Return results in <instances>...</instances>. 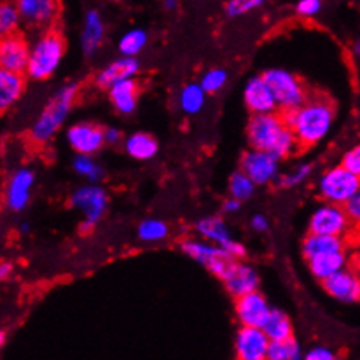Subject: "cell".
Listing matches in <instances>:
<instances>
[{"instance_id": "obj_1", "label": "cell", "mask_w": 360, "mask_h": 360, "mask_svg": "<svg viewBox=\"0 0 360 360\" xmlns=\"http://www.w3.org/2000/svg\"><path fill=\"white\" fill-rule=\"evenodd\" d=\"M287 128L296 135L300 147H313L322 142L333 129L336 110L326 96H313L296 110L280 112Z\"/></svg>"}, {"instance_id": "obj_2", "label": "cell", "mask_w": 360, "mask_h": 360, "mask_svg": "<svg viewBox=\"0 0 360 360\" xmlns=\"http://www.w3.org/2000/svg\"><path fill=\"white\" fill-rule=\"evenodd\" d=\"M77 95L79 86L75 82H67L55 93L53 98L48 100L42 112L39 114L37 121L32 124L30 139L35 143H48L60 131V128L70 114Z\"/></svg>"}, {"instance_id": "obj_3", "label": "cell", "mask_w": 360, "mask_h": 360, "mask_svg": "<svg viewBox=\"0 0 360 360\" xmlns=\"http://www.w3.org/2000/svg\"><path fill=\"white\" fill-rule=\"evenodd\" d=\"M65 56V39L60 32L49 30L32 44L27 75L34 81H48L58 70Z\"/></svg>"}, {"instance_id": "obj_4", "label": "cell", "mask_w": 360, "mask_h": 360, "mask_svg": "<svg viewBox=\"0 0 360 360\" xmlns=\"http://www.w3.org/2000/svg\"><path fill=\"white\" fill-rule=\"evenodd\" d=\"M180 248H182V252L187 257H191L193 261H196L198 264L207 268L212 275L217 276L222 282L228 280V276L231 275L236 262H238L235 257H231L228 252L222 250L221 247H217V245L214 243H208V241L205 240L187 238L180 243Z\"/></svg>"}, {"instance_id": "obj_5", "label": "cell", "mask_w": 360, "mask_h": 360, "mask_svg": "<svg viewBox=\"0 0 360 360\" xmlns=\"http://www.w3.org/2000/svg\"><path fill=\"white\" fill-rule=\"evenodd\" d=\"M262 77L268 82L269 89L275 96L278 112L300 109L308 100L301 79H297L292 72L285 70V68H268Z\"/></svg>"}, {"instance_id": "obj_6", "label": "cell", "mask_w": 360, "mask_h": 360, "mask_svg": "<svg viewBox=\"0 0 360 360\" xmlns=\"http://www.w3.org/2000/svg\"><path fill=\"white\" fill-rule=\"evenodd\" d=\"M359 189L360 179L345 170L341 165L327 168L316 182V191L323 203L338 205V207H345Z\"/></svg>"}, {"instance_id": "obj_7", "label": "cell", "mask_w": 360, "mask_h": 360, "mask_svg": "<svg viewBox=\"0 0 360 360\" xmlns=\"http://www.w3.org/2000/svg\"><path fill=\"white\" fill-rule=\"evenodd\" d=\"M287 129L280 112L252 116L247 124V142L250 149L275 153Z\"/></svg>"}, {"instance_id": "obj_8", "label": "cell", "mask_w": 360, "mask_h": 360, "mask_svg": "<svg viewBox=\"0 0 360 360\" xmlns=\"http://www.w3.org/2000/svg\"><path fill=\"white\" fill-rule=\"evenodd\" d=\"M352 221L345 207L322 203L311 212L308 221V233L320 236H336L343 238L350 229Z\"/></svg>"}, {"instance_id": "obj_9", "label": "cell", "mask_w": 360, "mask_h": 360, "mask_svg": "<svg viewBox=\"0 0 360 360\" xmlns=\"http://www.w3.org/2000/svg\"><path fill=\"white\" fill-rule=\"evenodd\" d=\"M280 163H282V160H278L273 153L247 149L241 154L240 170L255 186H269L280 177Z\"/></svg>"}, {"instance_id": "obj_10", "label": "cell", "mask_w": 360, "mask_h": 360, "mask_svg": "<svg viewBox=\"0 0 360 360\" xmlns=\"http://www.w3.org/2000/svg\"><path fill=\"white\" fill-rule=\"evenodd\" d=\"M198 235L201 236L208 243H214L217 247H221L222 250L228 252L231 257H235L236 261L247 255V247L243 243H240L238 240H235L231 236L228 224L224 222V219L217 217V215H210V217H203L196 222L194 226Z\"/></svg>"}, {"instance_id": "obj_11", "label": "cell", "mask_w": 360, "mask_h": 360, "mask_svg": "<svg viewBox=\"0 0 360 360\" xmlns=\"http://www.w3.org/2000/svg\"><path fill=\"white\" fill-rule=\"evenodd\" d=\"M65 139L77 156H95L105 146V128L89 121L75 122L67 128Z\"/></svg>"}, {"instance_id": "obj_12", "label": "cell", "mask_w": 360, "mask_h": 360, "mask_svg": "<svg viewBox=\"0 0 360 360\" xmlns=\"http://www.w3.org/2000/svg\"><path fill=\"white\" fill-rule=\"evenodd\" d=\"M70 207L75 210H81L86 221L96 222L102 221L105 215L107 207H109V196L103 187L98 184H88V186H81L70 194Z\"/></svg>"}, {"instance_id": "obj_13", "label": "cell", "mask_w": 360, "mask_h": 360, "mask_svg": "<svg viewBox=\"0 0 360 360\" xmlns=\"http://www.w3.org/2000/svg\"><path fill=\"white\" fill-rule=\"evenodd\" d=\"M35 184V172L32 168L21 167L11 174L6 184V207L11 212H23L28 207L32 198V189Z\"/></svg>"}, {"instance_id": "obj_14", "label": "cell", "mask_w": 360, "mask_h": 360, "mask_svg": "<svg viewBox=\"0 0 360 360\" xmlns=\"http://www.w3.org/2000/svg\"><path fill=\"white\" fill-rule=\"evenodd\" d=\"M271 309L261 290L247 294L235 302V313L240 327H250V329H262L266 320L271 315Z\"/></svg>"}, {"instance_id": "obj_15", "label": "cell", "mask_w": 360, "mask_h": 360, "mask_svg": "<svg viewBox=\"0 0 360 360\" xmlns=\"http://www.w3.org/2000/svg\"><path fill=\"white\" fill-rule=\"evenodd\" d=\"M245 107L250 110L252 116H262V114H276L278 105L269 89L268 82L262 75H254L247 81L243 88Z\"/></svg>"}, {"instance_id": "obj_16", "label": "cell", "mask_w": 360, "mask_h": 360, "mask_svg": "<svg viewBox=\"0 0 360 360\" xmlns=\"http://www.w3.org/2000/svg\"><path fill=\"white\" fill-rule=\"evenodd\" d=\"M30 49L23 35L14 34L4 37L0 42V65L2 70L13 72V74H27L28 63H30Z\"/></svg>"}, {"instance_id": "obj_17", "label": "cell", "mask_w": 360, "mask_h": 360, "mask_svg": "<svg viewBox=\"0 0 360 360\" xmlns=\"http://www.w3.org/2000/svg\"><path fill=\"white\" fill-rule=\"evenodd\" d=\"M271 341L262 329L240 327L235 336L236 360H268Z\"/></svg>"}, {"instance_id": "obj_18", "label": "cell", "mask_w": 360, "mask_h": 360, "mask_svg": "<svg viewBox=\"0 0 360 360\" xmlns=\"http://www.w3.org/2000/svg\"><path fill=\"white\" fill-rule=\"evenodd\" d=\"M323 290L329 294L333 300L352 304L360 302V271L359 269L347 268L343 271L336 273L329 280L322 283Z\"/></svg>"}, {"instance_id": "obj_19", "label": "cell", "mask_w": 360, "mask_h": 360, "mask_svg": "<svg viewBox=\"0 0 360 360\" xmlns=\"http://www.w3.org/2000/svg\"><path fill=\"white\" fill-rule=\"evenodd\" d=\"M140 70V61L139 58H128V56H120L117 60L110 61L109 65L102 68L96 74L95 82L98 88L107 89L109 91L112 86L120 84L122 81L128 79H135V75Z\"/></svg>"}, {"instance_id": "obj_20", "label": "cell", "mask_w": 360, "mask_h": 360, "mask_svg": "<svg viewBox=\"0 0 360 360\" xmlns=\"http://www.w3.org/2000/svg\"><path fill=\"white\" fill-rule=\"evenodd\" d=\"M224 285L226 290L235 300H240V297L247 296V294L257 292L259 285H261V278H259V273L250 264L238 261L235 269L231 271V275L224 282Z\"/></svg>"}, {"instance_id": "obj_21", "label": "cell", "mask_w": 360, "mask_h": 360, "mask_svg": "<svg viewBox=\"0 0 360 360\" xmlns=\"http://www.w3.org/2000/svg\"><path fill=\"white\" fill-rule=\"evenodd\" d=\"M105 37V23L100 14V11L89 9L84 16V25H82L81 35V48L86 56H93L98 51L100 44Z\"/></svg>"}, {"instance_id": "obj_22", "label": "cell", "mask_w": 360, "mask_h": 360, "mask_svg": "<svg viewBox=\"0 0 360 360\" xmlns=\"http://www.w3.org/2000/svg\"><path fill=\"white\" fill-rule=\"evenodd\" d=\"M109 100L112 103L114 109L122 116H129L139 107V96H140V86L136 79H128L120 84L112 86L109 89Z\"/></svg>"}, {"instance_id": "obj_23", "label": "cell", "mask_w": 360, "mask_h": 360, "mask_svg": "<svg viewBox=\"0 0 360 360\" xmlns=\"http://www.w3.org/2000/svg\"><path fill=\"white\" fill-rule=\"evenodd\" d=\"M21 20L30 25H48L55 20L58 6L53 0H20L16 2Z\"/></svg>"}, {"instance_id": "obj_24", "label": "cell", "mask_w": 360, "mask_h": 360, "mask_svg": "<svg viewBox=\"0 0 360 360\" xmlns=\"http://www.w3.org/2000/svg\"><path fill=\"white\" fill-rule=\"evenodd\" d=\"M301 252L306 261H311V259L320 257V255L345 252V241L343 238H336V236H320L308 233L302 238Z\"/></svg>"}, {"instance_id": "obj_25", "label": "cell", "mask_w": 360, "mask_h": 360, "mask_svg": "<svg viewBox=\"0 0 360 360\" xmlns=\"http://www.w3.org/2000/svg\"><path fill=\"white\" fill-rule=\"evenodd\" d=\"M160 150V143L150 133L136 131L126 136L124 153L136 161H149L156 158Z\"/></svg>"}, {"instance_id": "obj_26", "label": "cell", "mask_w": 360, "mask_h": 360, "mask_svg": "<svg viewBox=\"0 0 360 360\" xmlns=\"http://www.w3.org/2000/svg\"><path fill=\"white\" fill-rule=\"evenodd\" d=\"M308 268L311 271V275L315 276L319 282H326L330 276H334L336 273L343 271L348 268V257L347 252H338V254H329V255H320V257L311 259L308 261Z\"/></svg>"}, {"instance_id": "obj_27", "label": "cell", "mask_w": 360, "mask_h": 360, "mask_svg": "<svg viewBox=\"0 0 360 360\" xmlns=\"http://www.w3.org/2000/svg\"><path fill=\"white\" fill-rule=\"evenodd\" d=\"M262 330H264V334L271 343H278V341H287L294 338L292 320L285 311L278 308L271 309V315L266 320Z\"/></svg>"}, {"instance_id": "obj_28", "label": "cell", "mask_w": 360, "mask_h": 360, "mask_svg": "<svg viewBox=\"0 0 360 360\" xmlns=\"http://www.w3.org/2000/svg\"><path fill=\"white\" fill-rule=\"evenodd\" d=\"M25 91V77L21 74L0 70V109L7 110L21 98Z\"/></svg>"}, {"instance_id": "obj_29", "label": "cell", "mask_w": 360, "mask_h": 360, "mask_svg": "<svg viewBox=\"0 0 360 360\" xmlns=\"http://www.w3.org/2000/svg\"><path fill=\"white\" fill-rule=\"evenodd\" d=\"M207 93L201 88L200 82H189L179 93V107L187 116H196L203 110L207 103Z\"/></svg>"}, {"instance_id": "obj_30", "label": "cell", "mask_w": 360, "mask_h": 360, "mask_svg": "<svg viewBox=\"0 0 360 360\" xmlns=\"http://www.w3.org/2000/svg\"><path fill=\"white\" fill-rule=\"evenodd\" d=\"M149 35L143 28H131V30L124 32L121 35L120 42H117V49H120L121 56H128V58H136L139 53L146 48Z\"/></svg>"}, {"instance_id": "obj_31", "label": "cell", "mask_w": 360, "mask_h": 360, "mask_svg": "<svg viewBox=\"0 0 360 360\" xmlns=\"http://www.w3.org/2000/svg\"><path fill=\"white\" fill-rule=\"evenodd\" d=\"M170 233L168 224L161 219H143L136 228V236L143 243H158L163 241Z\"/></svg>"}, {"instance_id": "obj_32", "label": "cell", "mask_w": 360, "mask_h": 360, "mask_svg": "<svg viewBox=\"0 0 360 360\" xmlns=\"http://www.w3.org/2000/svg\"><path fill=\"white\" fill-rule=\"evenodd\" d=\"M255 187L257 186H255V184L252 182V180L248 179L243 172L241 170L233 172L231 177H229V182H228L229 198H235V200H238L243 203V201L250 200V198L254 196Z\"/></svg>"}, {"instance_id": "obj_33", "label": "cell", "mask_w": 360, "mask_h": 360, "mask_svg": "<svg viewBox=\"0 0 360 360\" xmlns=\"http://www.w3.org/2000/svg\"><path fill=\"white\" fill-rule=\"evenodd\" d=\"M72 167L75 174L81 175L89 184H96L103 179V168L96 163L93 156H75Z\"/></svg>"}, {"instance_id": "obj_34", "label": "cell", "mask_w": 360, "mask_h": 360, "mask_svg": "<svg viewBox=\"0 0 360 360\" xmlns=\"http://www.w3.org/2000/svg\"><path fill=\"white\" fill-rule=\"evenodd\" d=\"M301 345L296 340H287V341H278V343L269 345L268 352V360H302Z\"/></svg>"}, {"instance_id": "obj_35", "label": "cell", "mask_w": 360, "mask_h": 360, "mask_svg": "<svg viewBox=\"0 0 360 360\" xmlns=\"http://www.w3.org/2000/svg\"><path fill=\"white\" fill-rule=\"evenodd\" d=\"M21 23V14L18 11V6L13 2H2L0 6V34L4 37L16 34L18 27Z\"/></svg>"}, {"instance_id": "obj_36", "label": "cell", "mask_w": 360, "mask_h": 360, "mask_svg": "<svg viewBox=\"0 0 360 360\" xmlns=\"http://www.w3.org/2000/svg\"><path fill=\"white\" fill-rule=\"evenodd\" d=\"M313 174V165L311 163H301L297 167H294L292 170L282 174L276 180V186L282 187V189H294V187L301 186L304 180H308Z\"/></svg>"}, {"instance_id": "obj_37", "label": "cell", "mask_w": 360, "mask_h": 360, "mask_svg": "<svg viewBox=\"0 0 360 360\" xmlns=\"http://www.w3.org/2000/svg\"><path fill=\"white\" fill-rule=\"evenodd\" d=\"M226 82H228V72L224 68H210L203 74L200 84L207 95H215L224 88Z\"/></svg>"}, {"instance_id": "obj_38", "label": "cell", "mask_w": 360, "mask_h": 360, "mask_svg": "<svg viewBox=\"0 0 360 360\" xmlns=\"http://www.w3.org/2000/svg\"><path fill=\"white\" fill-rule=\"evenodd\" d=\"M261 6H264L262 0H229L224 6V13L228 18H240Z\"/></svg>"}, {"instance_id": "obj_39", "label": "cell", "mask_w": 360, "mask_h": 360, "mask_svg": "<svg viewBox=\"0 0 360 360\" xmlns=\"http://www.w3.org/2000/svg\"><path fill=\"white\" fill-rule=\"evenodd\" d=\"M341 167L360 179V142L352 146L347 153L341 156Z\"/></svg>"}, {"instance_id": "obj_40", "label": "cell", "mask_w": 360, "mask_h": 360, "mask_svg": "<svg viewBox=\"0 0 360 360\" xmlns=\"http://www.w3.org/2000/svg\"><path fill=\"white\" fill-rule=\"evenodd\" d=\"M322 11V2L320 0H300L296 4V13L302 18H313Z\"/></svg>"}, {"instance_id": "obj_41", "label": "cell", "mask_w": 360, "mask_h": 360, "mask_svg": "<svg viewBox=\"0 0 360 360\" xmlns=\"http://www.w3.org/2000/svg\"><path fill=\"white\" fill-rule=\"evenodd\" d=\"M302 360H338V355L334 354V350L330 348L322 347V345H316V347L309 348L304 354Z\"/></svg>"}, {"instance_id": "obj_42", "label": "cell", "mask_w": 360, "mask_h": 360, "mask_svg": "<svg viewBox=\"0 0 360 360\" xmlns=\"http://www.w3.org/2000/svg\"><path fill=\"white\" fill-rule=\"evenodd\" d=\"M345 210H347L352 224L360 226V189L354 194V198H352V200L345 205Z\"/></svg>"}, {"instance_id": "obj_43", "label": "cell", "mask_w": 360, "mask_h": 360, "mask_svg": "<svg viewBox=\"0 0 360 360\" xmlns=\"http://www.w3.org/2000/svg\"><path fill=\"white\" fill-rule=\"evenodd\" d=\"M250 228L254 229L255 233H266L269 229V221L266 215L255 214L254 217L250 219Z\"/></svg>"}, {"instance_id": "obj_44", "label": "cell", "mask_w": 360, "mask_h": 360, "mask_svg": "<svg viewBox=\"0 0 360 360\" xmlns=\"http://www.w3.org/2000/svg\"><path fill=\"white\" fill-rule=\"evenodd\" d=\"M121 140H122L121 129L114 128V126H109V128H105V143H107V146H117Z\"/></svg>"}, {"instance_id": "obj_45", "label": "cell", "mask_w": 360, "mask_h": 360, "mask_svg": "<svg viewBox=\"0 0 360 360\" xmlns=\"http://www.w3.org/2000/svg\"><path fill=\"white\" fill-rule=\"evenodd\" d=\"M240 208H241V201L235 200V198H228V200H224V203H222V212H224L226 215L238 214Z\"/></svg>"}, {"instance_id": "obj_46", "label": "cell", "mask_w": 360, "mask_h": 360, "mask_svg": "<svg viewBox=\"0 0 360 360\" xmlns=\"http://www.w3.org/2000/svg\"><path fill=\"white\" fill-rule=\"evenodd\" d=\"M11 273H13V264L9 261L0 262V278L7 280L11 276Z\"/></svg>"}, {"instance_id": "obj_47", "label": "cell", "mask_w": 360, "mask_h": 360, "mask_svg": "<svg viewBox=\"0 0 360 360\" xmlns=\"http://www.w3.org/2000/svg\"><path fill=\"white\" fill-rule=\"evenodd\" d=\"M95 226L96 224H93V222H89V221H86V219H82L81 222H79V233H81V235H89V233H93V229H95Z\"/></svg>"}, {"instance_id": "obj_48", "label": "cell", "mask_w": 360, "mask_h": 360, "mask_svg": "<svg viewBox=\"0 0 360 360\" xmlns=\"http://www.w3.org/2000/svg\"><path fill=\"white\" fill-rule=\"evenodd\" d=\"M352 51H354V55L357 56V58H360V39L354 42V48H352Z\"/></svg>"}, {"instance_id": "obj_49", "label": "cell", "mask_w": 360, "mask_h": 360, "mask_svg": "<svg viewBox=\"0 0 360 360\" xmlns=\"http://www.w3.org/2000/svg\"><path fill=\"white\" fill-rule=\"evenodd\" d=\"M20 231H21V233H25V235H27V233L30 231V224H28V222H23V224L20 226Z\"/></svg>"}, {"instance_id": "obj_50", "label": "cell", "mask_w": 360, "mask_h": 360, "mask_svg": "<svg viewBox=\"0 0 360 360\" xmlns=\"http://www.w3.org/2000/svg\"><path fill=\"white\" fill-rule=\"evenodd\" d=\"M163 6L167 7V9H172V7H177V2H174V0H167V2H163Z\"/></svg>"}, {"instance_id": "obj_51", "label": "cell", "mask_w": 360, "mask_h": 360, "mask_svg": "<svg viewBox=\"0 0 360 360\" xmlns=\"http://www.w3.org/2000/svg\"><path fill=\"white\" fill-rule=\"evenodd\" d=\"M0 343H6V330H2V333H0Z\"/></svg>"}, {"instance_id": "obj_52", "label": "cell", "mask_w": 360, "mask_h": 360, "mask_svg": "<svg viewBox=\"0 0 360 360\" xmlns=\"http://www.w3.org/2000/svg\"><path fill=\"white\" fill-rule=\"evenodd\" d=\"M357 269L360 271V255L357 257Z\"/></svg>"}]
</instances>
